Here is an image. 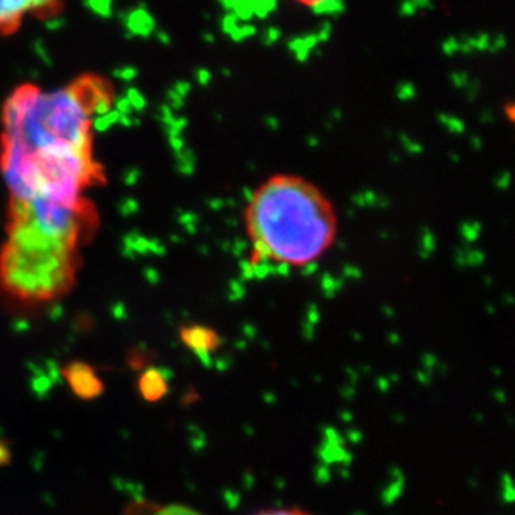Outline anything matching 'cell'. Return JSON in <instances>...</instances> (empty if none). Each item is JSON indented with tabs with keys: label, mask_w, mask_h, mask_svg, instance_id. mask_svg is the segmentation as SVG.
Returning a JSON list of instances; mask_svg holds the SVG:
<instances>
[{
	"label": "cell",
	"mask_w": 515,
	"mask_h": 515,
	"mask_svg": "<svg viewBox=\"0 0 515 515\" xmlns=\"http://www.w3.org/2000/svg\"><path fill=\"white\" fill-rule=\"evenodd\" d=\"M62 0H0V33H12L30 17L50 15Z\"/></svg>",
	"instance_id": "cell-4"
},
{
	"label": "cell",
	"mask_w": 515,
	"mask_h": 515,
	"mask_svg": "<svg viewBox=\"0 0 515 515\" xmlns=\"http://www.w3.org/2000/svg\"><path fill=\"white\" fill-rule=\"evenodd\" d=\"M0 252V287L20 302H50L72 289L80 240L90 229L88 202H10Z\"/></svg>",
	"instance_id": "cell-2"
},
{
	"label": "cell",
	"mask_w": 515,
	"mask_h": 515,
	"mask_svg": "<svg viewBox=\"0 0 515 515\" xmlns=\"http://www.w3.org/2000/svg\"><path fill=\"white\" fill-rule=\"evenodd\" d=\"M255 515H310V514L302 509H270Z\"/></svg>",
	"instance_id": "cell-6"
},
{
	"label": "cell",
	"mask_w": 515,
	"mask_h": 515,
	"mask_svg": "<svg viewBox=\"0 0 515 515\" xmlns=\"http://www.w3.org/2000/svg\"><path fill=\"white\" fill-rule=\"evenodd\" d=\"M154 515H202L197 510L190 507H185V505H168V507L160 509L157 514Z\"/></svg>",
	"instance_id": "cell-5"
},
{
	"label": "cell",
	"mask_w": 515,
	"mask_h": 515,
	"mask_svg": "<svg viewBox=\"0 0 515 515\" xmlns=\"http://www.w3.org/2000/svg\"><path fill=\"white\" fill-rule=\"evenodd\" d=\"M104 99V82L97 79L54 90L24 85L8 97L0 170L10 202H85L83 193L100 177L92 122Z\"/></svg>",
	"instance_id": "cell-1"
},
{
	"label": "cell",
	"mask_w": 515,
	"mask_h": 515,
	"mask_svg": "<svg viewBox=\"0 0 515 515\" xmlns=\"http://www.w3.org/2000/svg\"><path fill=\"white\" fill-rule=\"evenodd\" d=\"M245 232L254 262L273 269H303L335 244L339 217L319 185L295 174H275L252 192Z\"/></svg>",
	"instance_id": "cell-3"
},
{
	"label": "cell",
	"mask_w": 515,
	"mask_h": 515,
	"mask_svg": "<svg viewBox=\"0 0 515 515\" xmlns=\"http://www.w3.org/2000/svg\"><path fill=\"white\" fill-rule=\"evenodd\" d=\"M295 3H298V5L302 7H307V8H322V7H327L330 5V3L337 2V0H294Z\"/></svg>",
	"instance_id": "cell-7"
}]
</instances>
